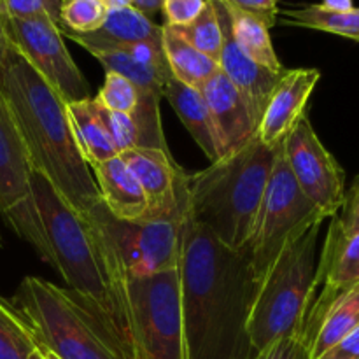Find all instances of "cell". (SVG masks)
I'll list each match as a JSON object with an SVG mask.
<instances>
[{
	"label": "cell",
	"instance_id": "d590c367",
	"mask_svg": "<svg viewBox=\"0 0 359 359\" xmlns=\"http://www.w3.org/2000/svg\"><path fill=\"white\" fill-rule=\"evenodd\" d=\"M335 217L339 219L344 233L349 235V237L359 233V175L344 195L342 207L335 214Z\"/></svg>",
	"mask_w": 359,
	"mask_h": 359
},
{
	"label": "cell",
	"instance_id": "60d3db41",
	"mask_svg": "<svg viewBox=\"0 0 359 359\" xmlns=\"http://www.w3.org/2000/svg\"><path fill=\"white\" fill-rule=\"evenodd\" d=\"M102 4L105 6V9H121V7H128L132 6V0H100Z\"/></svg>",
	"mask_w": 359,
	"mask_h": 359
},
{
	"label": "cell",
	"instance_id": "9a60e30c",
	"mask_svg": "<svg viewBox=\"0 0 359 359\" xmlns=\"http://www.w3.org/2000/svg\"><path fill=\"white\" fill-rule=\"evenodd\" d=\"M214 132L219 146V158L230 156L258 135V123L252 118L244 97L223 72H217L202 86Z\"/></svg>",
	"mask_w": 359,
	"mask_h": 359
},
{
	"label": "cell",
	"instance_id": "5bb4252c",
	"mask_svg": "<svg viewBox=\"0 0 359 359\" xmlns=\"http://www.w3.org/2000/svg\"><path fill=\"white\" fill-rule=\"evenodd\" d=\"M212 2L216 6L221 30H223V51H221L219 60L221 72L230 79V83L244 97L252 118H255V121L259 126L263 112H265L266 104H269L270 95L276 90V86L283 79L287 69L283 70V72H273V70L266 69V67L259 65L255 60L249 58L238 48L233 35H231L230 18H228L226 7L219 0H212Z\"/></svg>",
	"mask_w": 359,
	"mask_h": 359
},
{
	"label": "cell",
	"instance_id": "8992f818",
	"mask_svg": "<svg viewBox=\"0 0 359 359\" xmlns=\"http://www.w3.org/2000/svg\"><path fill=\"white\" fill-rule=\"evenodd\" d=\"M51 359H123L104 330L60 287L41 277H25L13 297Z\"/></svg>",
	"mask_w": 359,
	"mask_h": 359
},
{
	"label": "cell",
	"instance_id": "d4e9b609",
	"mask_svg": "<svg viewBox=\"0 0 359 359\" xmlns=\"http://www.w3.org/2000/svg\"><path fill=\"white\" fill-rule=\"evenodd\" d=\"M226 7L228 18H230L231 35H233L238 48L249 58H252L256 63L266 67V69L273 70V72L286 70V67L280 63L279 56H277L276 49H273L272 39H270V28L263 25L259 20H256V18L249 16V14L241 13V11L233 9V7Z\"/></svg>",
	"mask_w": 359,
	"mask_h": 359
},
{
	"label": "cell",
	"instance_id": "cb8c5ba5",
	"mask_svg": "<svg viewBox=\"0 0 359 359\" xmlns=\"http://www.w3.org/2000/svg\"><path fill=\"white\" fill-rule=\"evenodd\" d=\"M83 37L107 44H151L161 48L163 27L154 23L135 7L128 6L107 11L104 25L97 32Z\"/></svg>",
	"mask_w": 359,
	"mask_h": 359
},
{
	"label": "cell",
	"instance_id": "e0dca14e",
	"mask_svg": "<svg viewBox=\"0 0 359 359\" xmlns=\"http://www.w3.org/2000/svg\"><path fill=\"white\" fill-rule=\"evenodd\" d=\"M359 328V283L325 302H314L305 321L309 356L319 359Z\"/></svg>",
	"mask_w": 359,
	"mask_h": 359
},
{
	"label": "cell",
	"instance_id": "ab89813d",
	"mask_svg": "<svg viewBox=\"0 0 359 359\" xmlns=\"http://www.w3.org/2000/svg\"><path fill=\"white\" fill-rule=\"evenodd\" d=\"M11 48V42L7 39V32H6V25H4V16L0 13V63L4 62V58L7 56V51Z\"/></svg>",
	"mask_w": 359,
	"mask_h": 359
},
{
	"label": "cell",
	"instance_id": "83f0119b",
	"mask_svg": "<svg viewBox=\"0 0 359 359\" xmlns=\"http://www.w3.org/2000/svg\"><path fill=\"white\" fill-rule=\"evenodd\" d=\"M174 30L188 44L219 63L221 51H223V30H221L219 18H217V11L212 0H207L203 11L193 23H189L188 27L174 28Z\"/></svg>",
	"mask_w": 359,
	"mask_h": 359
},
{
	"label": "cell",
	"instance_id": "d6986e66",
	"mask_svg": "<svg viewBox=\"0 0 359 359\" xmlns=\"http://www.w3.org/2000/svg\"><path fill=\"white\" fill-rule=\"evenodd\" d=\"M100 200L112 217L126 223L146 219L149 214L146 193L121 156L90 165Z\"/></svg>",
	"mask_w": 359,
	"mask_h": 359
},
{
	"label": "cell",
	"instance_id": "f35d334b",
	"mask_svg": "<svg viewBox=\"0 0 359 359\" xmlns=\"http://www.w3.org/2000/svg\"><path fill=\"white\" fill-rule=\"evenodd\" d=\"M319 6L333 11V13H349V11L354 9L353 0H321Z\"/></svg>",
	"mask_w": 359,
	"mask_h": 359
},
{
	"label": "cell",
	"instance_id": "f546056e",
	"mask_svg": "<svg viewBox=\"0 0 359 359\" xmlns=\"http://www.w3.org/2000/svg\"><path fill=\"white\" fill-rule=\"evenodd\" d=\"M139 90L132 81L116 72H105L104 84L95 100L107 111L132 116L139 105Z\"/></svg>",
	"mask_w": 359,
	"mask_h": 359
},
{
	"label": "cell",
	"instance_id": "ac0fdd59",
	"mask_svg": "<svg viewBox=\"0 0 359 359\" xmlns=\"http://www.w3.org/2000/svg\"><path fill=\"white\" fill-rule=\"evenodd\" d=\"M359 283V233L346 235L332 217L316 270L314 302H325ZM312 302V304H314Z\"/></svg>",
	"mask_w": 359,
	"mask_h": 359
},
{
	"label": "cell",
	"instance_id": "f1b7e54d",
	"mask_svg": "<svg viewBox=\"0 0 359 359\" xmlns=\"http://www.w3.org/2000/svg\"><path fill=\"white\" fill-rule=\"evenodd\" d=\"M107 9L100 0H60V25L65 32L88 35L104 25Z\"/></svg>",
	"mask_w": 359,
	"mask_h": 359
},
{
	"label": "cell",
	"instance_id": "ffe728a7",
	"mask_svg": "<svg viewBox=\"0 0 359 359\" xmlns=\"http://www.w3.org/2000/svg\"><path fill=\"white\" fill-rule=\"evenodd\" d=\"M65 37L86 49L95 60L102 63L105 72H116L126 77L135 84L140 93H151L163 98L165 84L172 77L168 67H158L140 62V60L133 58L123 46L88 41L81 35L69 34V32H65Z\"/></svg>",
	"mask_w": 359,
	"mask_h": 359
},
{
	"label": "cell",
	"instance_id": "d6a6232c",
	"mask_svg": "<svg viewBox=\"0 0 359 359\" xmlns=\"http://www.w3.org/2000/svg\"><path fill=\"white\" fill-rule=\"evenodd\" d=\"M255 359H311L309 344L304 335L280 337L259 351Z\"/></svg>",
	"mask_w": 359,
	"mask_h": 359
},
{
	"label": "cell",
	"instance_id": "9c48e42d",
	"mask_svg": "<svg viewBox=\"0 0 359 359\" xmlns=\"http://www.w3.org/2000/svg\"><path fill=\"white\" fill-rule=\"evenodd\" d=\"M32 172L23 139L0 93V216L46 263L55 266L32 195Z\"/></svg>",
	"mask_w": 359,
	"mask_h": 359
},
{
	"label": "cell",
	"instance_id": "30bf717a",
	"mask_svg": "<svg viewBox=\"0 0 359 359\" xmlns=\"http://www.w3.org/2000/svg\"><path fill=\"white\" fill-rule=\"evenodd\" d=\"M91 216L104 226L118 248L128 279L179 269L186 212L126 223L112 217L100 202L91 210Z\"/></svg>",
	"mask_w": 359,
	"mask_h": 359
},
{
	"label": "cell",
	"instance_id": "b9f144b4",
	"mask_svg": "<svg viewBox=\"0 0 359 359\" xmlns=\"http://www.w3.org/2000/svg\"><path fill=\"white\" fill-rule=\"evenodd\" d=\"M30 359H51L48 356V354L44 353V351L41 349V347H39V349H35L34 353H32V356H30Z\"/></svg>",
	"mask_w": 359,
	"mask_h": 359
},
{
	"label": "cell",
	"instance_id": "4316f807",
	"mask_svg": "<svg viewBox=\"0 0 359 359\" xmlns=\"http://www.w3.org/2000/svg\"><path fill=\"white\" fill-rule=\"evenodd\" d=\"M35 349L39 342L30 323L0 294V359H30Z\"/></svg>",
	"mask_w": 359,
	"mask_h": 359
},
{
	"label": "cell",
	"instance_id": "7bdbcfd3",
	"mask_svg": "<svg viewBox=\"0 0 359 359\" xmlns=\"http://www.w3.org/2000/svg\"><path fill=\"white\" fill-rule=\"evenodd\" d=\"M0 245H2V237H0Z\"/></svg>",
	"mask_w": 359,
	"mask_h": 359
},
{
	"label": "cell",
	"instance_id": "7402d4cb",
	"mask_svg": "<svg viewBox=\"0 0 359 359\" xmlns=\"http://www.w3.org/2000/svg\"><path fill=\"white\" fill-rule=\"evenodd\" d=\"M67 112H69L76 142L88 165L119 156L102 118L100 105L95 100V97L81 102H70L67 104Z\"/></svg>",
	"mask_w": 359,
	"mask_h": 359
},
{
	"label": "cell",
	"instance_id": "52a82bcc",
	"mask_svg": "<svg viewBox=\"0 0 359 359\" xmlns=\"http://www.w3.org/2000/svg\"><path fill=\"white\" fill-rule=\"evenodd\" d=\"M139 359H188L179 269L128 279Z\"/></svg>",
	"mask_w": 359,
	"mask_h": 359
},
{
	"label": "cell",
	"instance_id": "1f68e13d",
	"mask_svg": "<svg viewBox=\"0 0 359 359\" xmlns=\"http://www.w3.org/2000/svg\"><path fill=\"white\" fill-rule=\"evenodd\" d=\"M100 105V104H98ZM102 118H104L105 126H107L111 139L114 142L118 154L137 147V126L130 114H121V112L107 111L100 105Z\"/></svg>",
	"mask_w": 359,
	"mask_h": 359
},
{
	"label": "cell",
	"instance_id": "7a4b0ae2",
	"mask_svg": "<svg viewBox=\"0 0 359 359\" xmlns=\"http://www.w3.org/2000/svg\"><path fill=\"white\" fill-rule=\"evenodd\" d=\"M32 195L65 291L100 326L123 359H139L128 273L114 242L93 216H81L39 172Z\"/></svg>",
	"mask_w": 359,
	"mask_h": 359
},
{
	"label": "cell",
	"instance_id": "6da1fadb",
	"mask_svg": "<svg viewBox=\"0 0 359 359\" xmlns=\"http://www.w3.org/2000/svg\"><path fill=\"white\" fill-rule=\"evenodd\" d=\"M179 276L188 359H255L248 321L259 283L249 252L224 248L186 210Z\"/></svg>",
	"mask_w": 359,
	"mask_h": 359
},
{
	"label": "cell",
	"instance_id": "8fae6325",
	"mask_svg": "<svg viewBox=\"0 0 359 359\" xmlns=\"http://www.w3.org/2000/svg\"><path fill=\"white\" fill-rule=\"evenodd\" d=\"M11 46L63 98L65 104L91 98L90 84L70 56L60 25L51 18H4Z\"/></svg>",
	"mask_w": 359,
	"mask_h": 359
},
{
	"label": "cell",
	"instance_id": "5b68a950",
	"mask_svg": "<svg viewBox=\"0 0 359 359\" xmlns=\"http://www.w3.org/2000/svg\"><path fill=\"white\" fill-rule=\"evenodd\" d=\"M323 223L325 221H316L293 235L259 280L248 321V335L255 354L280 337L304 335L316 297Z\"/></svg>",
	"mask_w": 359,
	"mask_h": 359
},
{
	"label": "cell",
	"instance_id": "836d02e7",
	"mask_svg": "<svg viewBox=\"0 0 359 359\" xmlns=\"http://www.w3.org/2000/svg\"><path fill=\"white\" fill-rule=\"evenodd\" d=\"M207 0H163L161 13L165 16V25L172 28L188 27L200 16Z\"/></svg>",
	"mask_w": 359,
	"mask_h": 359
},
{
	"label": "cell",
	"instance_id": "3957f363",
	"mask_svg": "<svg viewBox=\"0 0 359 359\" xmlns=\"http://www.w3.org/2000/svg\"><path fill=\"white\" fill-rule=\"evenodd\" d=\"M0 93L18 126L32 170L81 216L102 202L90 165L74 137L63 98L11 46L0 63Z\"/></svg>",
	"mask_w": 359,
	"mask_h": 359
},
{
	"label": "cell",
	"instance_id": "e575fe53",
	"mask_svg": "<svg viewBox=\"0 0 359 359\" xmlns=\"http://www.w3.org/2000/svg\"><path fill=\"white\" fill-rule=\"evenodd\" d=\"M219 2L256 18L269 28L276 27L277 21H279L280 9L277 0H219Z\"/></svg>",
	"mask_w": 359,
	"mask_h": 359
},
{
	"label": "cell",
	"instance_id": "ba28073f",
	"mask_svg": "<svg viewBox=\"0 0 359 359\" xmlns=\"http://www.w3.org/2000/svg\"><path fill=\"white\" fill-rule=\"evenodd\" d=\"M325 214L302 193L291 174L287 161L279 146L269 184L263 196L255 237L249 245L252 272L262 280L284 244L316 221H325Z\"/></svg>",
	"mask_w": 359,
	"mask_h": 359
},
{
	"label": "cell",
	"instance_id": "7c38bea8",
	"mask_svg": "<svg viewBox=\"0 0 359 359\" xmlns=\"http://www.w3.org/2000/svg\"><path fill=\"white\" fill-rule=\"evenodd\" d=\"M280 147L302 193L325 217L335 216L346 195V174L321 142L307 112L298 119Z\"/></svg>",
	"mask_w": 359,
	"mask_h": 359
},
{
	"label": "cell",
	"instance_id": "603a6c76",
	"mask_svg": "<svg viewBox=\"0 0 359 359\" xmlns=\"http://www.w3.org/2000/svg\"><path fill=\"white\" fill-rule=\"evenodd\" d=\"M161 48L172 77L189 88L202 90L203 84L221 70L219 63L188 44L174 28L167 25H163Z\"/></svg>",
	"mask_w": 359,
	"mask_h": 359
},
{
	"label": "cell",
	"instance_id": "277c9868",
	"mask_svg": "<svg viewBox=\"0 0 359 359\" xmlns=\"http://www.w3.org/2000/svg\"><path fill=\"white\" fill-rule=\"evenodd\" d=\"M277 151L255 135L237 153L186 174L188 214L231 251H249Z\"/></svg>",
	"mask_w": 359,
	"mask_h": 359
},
{
	"label": "cell",
	"instance_id": "8d00e7d4",
	"mask_svg": "<svg viewBox=\"0 0 359 359\" xmlns=\"http://www.w3.org/2000/svg\"><path fill=\"white\" fill-rule=\"evenodd\" d=\"M319 359H359V328L349 333L342 342L337 344Z\"/></svg>",
	"mask_w": 359,
	"mask_h": 359
},
{
	"label": "cell",
	"instance_id": "4fadbf2b",
	"mask_svg": "<svg viewBox=\"0 0 359 359\" xmlns=\"http://www.w3.org/2000/svg\"><path fill=\"white\" fill-rule=\"evenodd\" d=\"M119 156L146 193L149 203V214L146 219L186 212V172L175 163L168 151L132 147Z\"/></svg>",
	"mask_w": 359,
	"mask_h": 359
},
{
	"label": "cell",
	"instance_id": "74e56055",
	"mask_svg": "<svg viewBox=\"0 0 359 359\" xmlns=\"http://www.w3.org/2000/svg\"><path fill=\"white\" fill-rule=\"evenodd\" d=\"M161 6H163V0H132V7H135L137 11L146 14L147 18H151L158 11H161Z\"/></svg>",
	"mask_w": 359,
	"mask_h": 359
},
{
	"label": "cell",
	"instance_id": "4dcf8cb0",
	"mask_svg": "<svg viewBox=\"0 0 359 359\" xmlns=\"http://www.w3.org/2000/svg\"><path fill=\"white\" fill-rule=\"evenodd\" d=\"M0 13L13 20L46 16L60 25V0H0Z\"/></svg>",
	"mask_w": 359,
	"mask_h": 359
},
{
	"label": "cell",
	"instance_id": "2e32d148",
	"mask_svg": "<svg viewBox=\"0 0 359 359\" xmlns=\"http://www.w3.org/2000/svg\"><path fill=\"white\" fill-rule=\"evenodd\" d=\"M321 79L318 69H287L272 91L258 126V137L265 146L277 147L305 114L309 98Z\"/></svg>",
	"mask_w": 359,
	"mask_h": 359
},
{
	"label": "cell",
	"instance_id": "44dd1931",
	"mask_svg": "<svg viewBox=\"0 0 359 359\" xmlns=\"http://www.w3.org/2000/svg\"><path fill=\"white\" fill-rule=\"evenodd\" d=\"M163 97L172 105V109L179 116V119L186 126L193 140L198 144L200 149L209 158L210 163L219 160L217 137L216 132H214L212 119H210L209 109H207L202 91L186 86V84L170 77L165 84Z\"/></svg>",
	"mask_w": 359,
	"mask_h": 359
},
{
	"label": "cell",
	"instance_id": "484cf974",
	"mask_svg": "<svg viewBox=\"0 0 359 359\" xmlns=\"http://www.w3.org/2000/svg\"><path fill=\"white\" fill-rule=\"evenodd\" d=\"M279 23L286 27L312 28L359 42V7L349 13H333L319 4H309L297 9L279 11Z\"/></svg>",
	"mask_w": 359,
	"mask_h": 359
}]
</instances>
